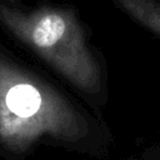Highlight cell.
<instances>
[{
  "instance_id": "cell-1",
  "label": "cell",
  "mask_w": 160,
  "mask_h": 160,
  "mask_svg": "<svg viewBox=\"0 0 160 160\" xmlns=\"http://www.w3.org/2000/svg\"><path fill=\"white\" fill-rule=\"evenodd\" d=\"M86 120L52 88L0 55V144L26 150L42 135L75 141Z\"/></svg>"
},
{
  "instance_id": "cell-2",
  "label": "cell",
  "mask_w": 160,
  "mask_h": 160,
  "mask_svg": "<svg viewBox=\"0 0 160 160\" xmlns=\"http://www.w3.org/2000/svg\"><path fill=\"white\" fill-rule=\"evenodd\" d=\"M0 24L74 86L89 94L100 91L99 64L72 11L50 6L22 11L0 2Z\"/></svg>"
},
{
  "instance_id": "cell-3",
  "label": "cell",
  "mask_w": 160,
  "mask_h": 160,
  "mask_svg": "<svg viewBox=\"0 0 160 160\" xmlns=\"http://www.w3.org/2000/svg\"><path fill=\"white\" fill-rule=\"evenodd\" d=\"M142 26L160 35V0H114Z\"/></svg>"
}]
</instances>
